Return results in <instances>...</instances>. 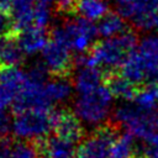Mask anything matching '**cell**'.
<instances>
[{
    "instance_id": "5",
    "label": "cell",
    "mask_w": 158,
    "mask_h": 158,
    "mask_svg": "<svg viewBox=\"0 0 158 158\" xmlns=\"http://www.w3.org/2000/svg\"><path fill=\"white\" fill-rule=\"evenodd\" d=\"M52 111L30 109L14 115V135L22 139L36 142L49 136L52 130Z\"/></svg>"
},
{
    "instance_id": "7",
    "label": "cell",
    "mask_w": 158,
    "mask_h": 158,
    "mask_svg": "<svg viewBox=\"0 0 158 158\" xmlns=\"http://www.w3.org/2000/svg\"><path fill=\"white\" fill-rule=\"evenodd\" d=\"M42 53V64L52 77L70 78L74 70V58L70 49L49 38Z\"/></svg>"
},
{
    "instance_id": "32",
    "label": "cell",
    "mask_w": 158,
    "mask_h": 158,
    "mask_svg": "<svg viewBox=\"0 0 158 158\" xmlns=\"http://www.w3.org/2000/svg\"><path fill=\"white\" fill-rule=\"evenodd\" d=\"M132 158H144V157H141V156H135V157H132Z\"/></svg>"
},
{
    "instance_id": "23",
    "label": "cell",
    "mask_w": 158,
    "mask_h": 158,
    "mask_svg": "<svg viewBox=\"0 0 158 158\" xmlns=\"http://www.w3.org/2000/svg\"><path fill=\"white\" fill-rule=\"evenodd\" d=\"M132 25L141 31H158V11L133 19Z\"/></svg>"
},
{
    "instance_id": "2",
    "label": "cell",
    "mask_w": 158,
    "mask_h": 158,
    "mask_svg": "<svg viewBox=\"0 0 158 158\" xmlns=\"http://www.w3.org/2000/svg\"><path fill=\"white\" fill-rule=\"evenodd\" d=\"M111 122L118 128H126L144 143L158 142V107L143 110L136 104L121 105L115 110Z\"/></svg>"
},
{
    "instance_id": "3",
    "label": "cell",
    "mask_w": 158,
    "mask_h": 158,
    "mask_svg": "<svg viewBox=\"0 0 158 158\" xmlns=\"http://www.w3.org/2000/svg\"><path fill=\"white\" fill-rule=\"evenodd\" d=\"M99 35L98 26L83 16H69L60 25L51 30L49 38L65 46L70 51L85 53L91 48V43Z\"/></svg>"
},
{
    "instance_id": "20",
    "label": "cell",
    "mask_w": 158,
    "mask_h": 158,
    "mask_svg": "<svg viewBox=\"0 0 158 158\" xmlns=\"http://www.w3.org/2000/svg\"><path fill=\"white\" fill-rule=\"evenodd\" d=\"M135 104L143 110L157 109L158 104V83L151 81L144 83L139 86L138 93L135 98Z\"/></svg>"
},
{
    "instance_id": "21",
    "label": "cell",
    "mask_w": 158,
    "mask_h": 158,
    "mask_svg": "<svg viewBox=\"0 0 158 158\" xmlns=\"http://www.w3.org/2000/svg\"><path fill=\"white\" fill-rule=\"evenodd\" d=\"M135 136L130 132L121 133L111 147V158H132L138 156L136 153Z\"/></svg>"
},
{
    "instance_id": "11",
    "label": "cell",
    "mask_w": 158,
    "mask_h": 158,
    "mask_svg": "<svg viewBox=\"0 0 158 158\" xmlns=\"http://www.w3.org/2000/svg\"><path fill=\"white\" fill-rule=\"evenodd\" d=\"M25 59V52L19 43L17 33L0 36V67H19Z\"/></svg>"
},
{
    "instance_id": "26",
    "label": "cell",
    "mask_w": 158,
    "mask_h": 158,
    "mask_svg": "<svg viewBox=\"0 0 158 158\" xmlns=\"http://www.w3.org/2000/svg\"><path fill=\"white\" fill-rule=\"evenodd\" d=\"M15 32V25L9 11L0 10V36L12 35Z\"/></svg>"
},
{
    "instance_id": "25",
    "label": "cell",
    "mask_w": 158,
    "mask_h": 158,
    "mask_svg": "<svg viewBox=\"0 0 158 158\" xmlns=\"http://www.w3.org/2000/svg\"><path fill=\"white\" fill-rule=\"evenodd\" d=\"M17 93L11 88L0 83V110H6L11 104H14Z\"/></svg>"
},
{
    "instance_id": "18",
    "label": "cell",
    "mask_w": 158,
    "mask_h": 158,
    "mask_svg": "<svg viewBox=\"0 0 158 158\" xmlns=\"http://www.w3.org/2000/svg\"><path fill=\"white\" fill-rule=\"evenodd\" d=\"M126 30L127 28H126L125 20L118 12H110L109 11L102 19L99 20L98 31H99V35L101 37L112 38V37L121 35Z\"/></svg>"
},
{
    "instance_id": "19",
    "label": "cell",
    "mask_w": 158,
    "mask_h": 158,
    "mask_svg": "<svg viewBox=\"0 0 158 158\" xmlns=\"http://www.w3.org/2000/svg\"><path fill=\"white\" fill-rule=\"evenodd\" d=\"M77 14L88 20H100L109 12V4L106 0H77Z\"/></svg>"
},
{
    "instance_id": "9",
    "label": "cell",
    "mask_w": 158,
    "mask_h": 158,
    "mask_svg": "<svg viewBox=\"0 0 158 158\" xmlns=\"http://www.w3.org/2000/svg\"><path fill=\"white\" fill-rule=\"evenodd\" d=\"M38 151V158H74L75 144L57 136H47L33 142Z\"/></svg>"
},
{
    "instance_id": "30",
    "label": "cell",
    "mask_w": 158,
    "mask_h": 158,
    "mask_svg": "<svg viewBox=\"0 0 158 158\" xmlns=\"http://www.w3.org/2000/svg\"><path fill=\"white\" fill-rule=\"evenodd\" d=\"M11 4H12V0H0V10L9 11L11 7Z\"/></svg>"
},
{
    "instance_id": "27",
    "label": "cell",
    "mask_w": 158,
    "mask_h": 158,
    "mask_svg": "<svg viewBox=\"0 0 158 158\" xmlns=\"http://www.w3.org/2000/svg\"><path fill=\"white\" fill-rule=\"evenodd\" d=\"M143 156L144 158H158V142L144 143L143 146Z\"/></svg>"
},
{
    "instance_id": "16",
    "label": "cell",
    "mask_w": 158,
    "mask_h": 158,
    "mask_svg": "<svg viewBox=\"0 0 158 158\" xmlns=\"http://www.w3.org/2000/svg\"><path fill=\"white\" fill-rule=\"evenodd\" d=\"M137 53L142 58L149 78H154L158 69V36L144 37L137 48Z\"/></svg>"
},
{
    "instance_id": "1",
    "label": "cell",
    "mask_w": 158,
    "mask_h": 158,
    "mask_svg": "<svg viewBox=\"0 0 158 158\" xmlns=\"http://www.w3.org/2000/svg\"><path fill=\"white\" fill-rule=\"evenodd\" d=\"M137 44V35L131 30H126L116 37L95 42L88 53L95 67L111 73L116 68H121L125 60L135 52Z\"/></svg>"
},
{
    "instance_id": "6",
    "label": "cell",
    "mask_w": 158,
    "mask_h": 158,
    "mask_svg": "<svg viewBox=\"0 0 158 158\" xmlns=\"http://www.w3.org/2000/svg\"><path fill=\"white\" fill-rule=\"evenodd\" d=\"M118 133V127L110 122L99 126L89 137L81 141L74 158H111V147Z\"/></svg>"
},
{
    "instance_id": "10",
    "label": "cell",
    "mask_w": 158,
    "mask_h": 158,
    "mask_svg": "<svg viewBox=\"0 0 158 158\" xmlns=\"http://www.w3.org/2000/svg\"><path fill=\"white\" fill-rule=\"evenodd\" d=\"M105 77H106V72H104L99 67L85 65V67L77 68L75 75L73 78L74 88L79 94L93 91L94 89L102 85Z\"/></svg>"
},
{
    "instance_id": "24",
    "label": "cell",
    "mask_w": 158,
    "mask_h": 158,
    "mask_svg": "<svg viewBox=\"0 0 158 158\" xmlns=\"http://www.w3.org/2000/svg\"><path fill=\"white\" fill-rule=\"evenodd\" d=\"M14 118L7 110H0V138H9L12 132Z\"/></svg>"
},
{
    "instance_id": "13",
    "label": "cell",
    "mask_w": 158,
    "mask_h": 158,
    "mask_svg": "<svg viewBox=\"0 0 158 158\" xmlns=\"http://www.w3.org/2000/svg\"><path fill=\"white\" fill-rule=\"evenodd\" d=\"M17 40L25 54H36L40 51L42 52L48 42L46 28L35 25L20 31L17 33Z\"/></svg>"
},
{
    "instance_id": "31",
    "label": "cell",
    "mask_w": 158,
    "mask_h": 158,
    "mask_svg": "<svg viewBox=\"0 0 158 158\" xmlns=\"http://www.w3.org/2000/svg\"><path fill=\"white\" fill-rule=\"evenodd\" d=\"M154 79H157V80H158V69H157V73H156V77H154Z\"/></svg>"
},
{
    "instance_id": "4",
    "label": "cell",
    "mask_w": 158,
    "mask_h": 158,
    "mask_svg": "<svg viewBox=\"0 0 158 158\" xmlns=\"http://www.w3.org/2000/svg\"><path fill=\"white\" fill-rule=\"evenodd\" d=\"M112 98L109 88L102 84L93 91L79 94L74 101V112L81 121L89 125H99L107 118Z\"/></svg>"
},
{
    "instance_id": "15",
    "label": "cell",
    "mask_w": 158,
    "mask_h": 158,
    "mask_svg": "<svg viewBox=\"0 0 158 158\" xmlns=\"http://www.w3.org/2000/svg\"><path fill=\"white\" fill-rule=\"evenodd\" d=\"M120 74L122 77H125L126 79H128L131 83L136 84L137 86H139L141 84H144V80H147L149 78L147 68H146L142 58L137 53V51H135L121 65Z\"/></svg>"
},
{
    "instance_id": "14",
    "label": "cell",
    "mask_w": 158,
    "mask_h": 158,
    "mask_svg": "<svg viewBox=\"0 0 158 158\" xmlns=\"http://www.w3.org/2000/svg\"><path fill=\"white\" fill-rule=\"evenodd\" d=\"M104 84L109 88L111 94L116 98L123 99V100H135L139 86L131 83L128 79L122 77L121 74H117L115 72L106 73Z\"/></svg>"
},
{
    "instance_id": "29",
    "label": "cell",
    "mask_w": 158,
    "mask_h": 158,
    "mask_svg": "<svg viewBox=\"0 0 158 158\" xmlns=\"http://www.w3.org/2000/svg\"><path fill=\"white\" fill-rule=\"evenodd\" d=\"M137 0H115V4H116V9L117 7H122V6H127V5H131L133 2H136Z\"/></svg>"
},
{
    "instance_id": "28",
    "label": "cell",
    "mask_w": 158,
    "mask_h": 158,
    "mask_svg": "<svg viewBox=\"0 0 158 158\" xmlns=\"http://www.w3.org/2000/svg\"><path fill=\"white\" fill-rule=\"evenodd\" d=\"M12 141L10 138H0V158H10Z\"/></svg>"
},
{
    "instance_id": "22",
    "label": "cell",
    "mask_w": 158,
    "mask_h": 158,
    "mask_svg": "<svg viewBox=\"0 0 158 158\" xmlns=\"http://www.w3.org/2000/svg\"><path fill=\"white\" fill-rule=\"evenodd\" d=\"M10 158H38V151L33 142L12 141Z\"/></svg>"
},
{
    "instance_id": "12",
    "label": "cell",
    "mask_w": 158,
    "mask_h": 158,
    "mask_svg": "<svg viewBox=\"0 0 158 158\" xmlns=\"http://www.w3.org/2000/svg\"><path fill=\"white\" fill-rule=\"evenodd\" d=\"M36 7V0H12L9 12L12 17L16 33L33 25Z\"/></svg>"
},
{
    "instance_id": "17",
    "label": "cell",
    "mask_w": 158,
    "mask_h": 158,
    "mask_svg": "<svg viewBox=\"0 0 158 158\" xmlns=\"http://www.w3.org/2000/svg\"><path fill=\"white\" fill-rule=\"evenodd\" d=\"M46 93L52 105L67 100L72 94L70 78L52 77V79L46 84Z\"/></svg>"
},
{
    "instance_id": "8",
    "label": "cell",
    "mask_w": 158,
    "mask_h": 158,
    "mask_svg": "<svg viewBox=\"0 0 158 158\" xmlns=\"http://www.w3.org/2000/svg\"><path fill=\"white\" fill-rule=\"evenodd\" d=\"M52 130L54 136L74 144L81 143L84 138V128L80 118L74 111L68 109H57L52 111Z\"/></svg>"
}]
</instances>
